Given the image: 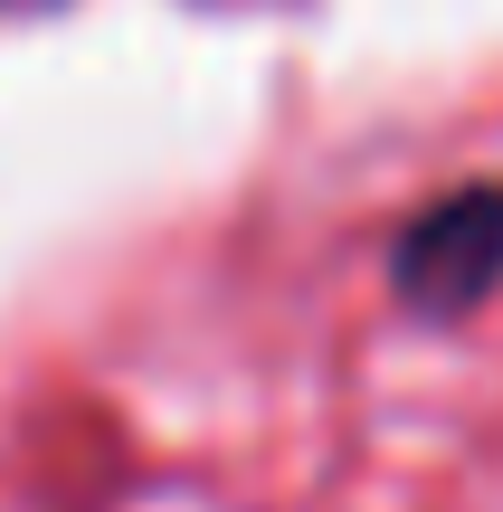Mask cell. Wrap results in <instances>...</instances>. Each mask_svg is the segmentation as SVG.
Listing matches in <instances>:
<instances>
[{"mask_svg": "<svg viewBox=\"0 0 503 512\" xmlns=\"http://www.w3.org/2000/svg\"><path fill=\"white\" fill-rule=\"evenodd\" d=\"M503 266V200L475 190V200H447L437 219H418V238L399 247V285L428 294V304H466L485 294Z\"/></svg>", "mask_w": 503, "mask_h": 512, "instance_id": "obj_1", "label": "cell"}]
</instances>
